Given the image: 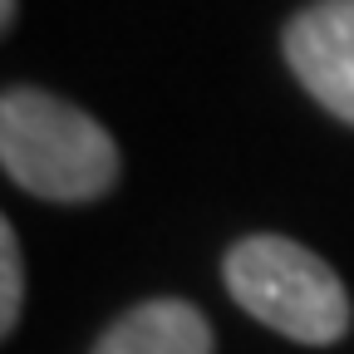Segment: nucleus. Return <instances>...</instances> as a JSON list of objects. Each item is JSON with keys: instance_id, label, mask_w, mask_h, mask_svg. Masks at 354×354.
<instances>
[{"instance_id": "6", "label": "nucleus", "mask_w": 354, "mask_h": 354, "mask_svg": "<svg viewBox=\"0 0 354 354\" xmlns=\"http://www.w3.org/2000/svg\"><path fill=\"white\" fill-rule=\"evenodd\" d=\"M0 25H6V30L15 25V0H0Z\"/></svg>"}, {"instance_id": "3", "label": "nucleus", "mask_w": 354, "mask_h": 354, "mask_svg": "<svg viewBox=\"0 0 354 354\" xmlns=\"http://www.w3.org/2000/svg\"><path fill=\"white\" fill-rule=\"evenodd\" d=\"M286 64L325 113L354 128V0H310L290 15Z\"/></svg>"}, {"instance_id": "5", "label": "nucleus", "mask_w": 354, "mask_h": 354, "mask_svg": "<svg viewBox=\"0 0 354 354\" xmlns=\"http://www.w3.org/2000/svg\"><path fill=\"white\" fill-rule=\"evenodd\" d=\"M25 305V261H20V236L6 221L0 227V335H15Z\"/></svg>"}, {"instance_id": "2", "label": "nucleus", "mask_w": 354, "mask_h": 354, "mask_svg": "<svg viewBox=\"0 0 354 354\" xmlns=\"http://www.w3.org/2000/svg\"><path fill=\"white\" fill-rule=\"evenodd\" d=\"M221 281L251 320L295 344H335L349 330V290L335 266L290 236H246L221 261Z\"/></svg>"}, {"instance_id": "1", "label": "nucleus", "mask_w": 354, "mask_h": 354, "mask_svg": "<svg viewBox=\"0 0 354 354\" xmlns=\"http://www.w3.org/2000/svg\"><path fill=\"white\" fill-rule=\"evenodd\" d=\"M0 162L15 187L44 202H94L118 183V143L99 118L59 94L15 84L0 99Z\"/></svg>"}, {"instance_id": "4", "label": "nucleus", "mask_w": 354, "mask_h": 354, "mask_svg": "<svg viewBox=\"0 0 354 354\" xmlns=\"http://www.w3.org/2000/svg\"><path fill=\"white\" fill-rule=\"evenodd\" d=\"M88 354H216L212 325L192 300H143L99 335Z\"/></svg>"}]
</instances>
